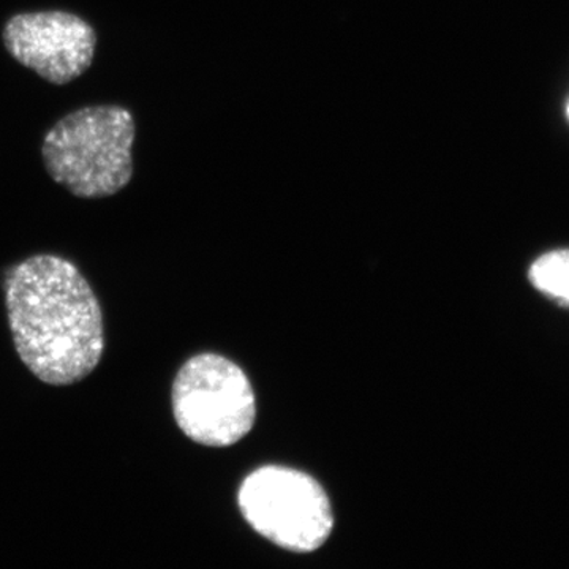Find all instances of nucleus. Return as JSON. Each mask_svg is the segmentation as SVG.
Returning a JSON list of instances; mask_svg holds the SVG:
<instances>
[{
	"label": "nucleus",
	"instance_id": "f257e3e1",
	"mask_svg": "<svg viewBox=\"0 0 569 569\" xmlns=\"http://www.w3.org/2000/svg\"><path fill=\"white\" fill-rule=\"evenodd\" d=\"M3 291L14 348L33 376L51 387L91 376L104 353L103 312L77 266L33 254L11 266Z\"/></svg>",
	"mask_w": 569,
	"mask_h": 569
},
{
	"label": "nucleus",
	"instance_id": "39448f33",
	"mask_svg": "<svg viewBox=\"0 0 569 569\" xmlns=\"http://www.w3.org/2000/svg\"><path fill=\"white\" fill-rule=\"evenodd\" d=\"M2 39L18 62L58 86L81 77L91 67L97 47L89 22L59 10L14 14Z\"/></svg>",
	"mask_w": 569,
	"mask_h": 569
},
{
	"label": "nucleus",
	"instance_id": "f03ea898",
	"mask_svg": "<svg viewBox=\"0 0 569 569\" xmlns=\"http://www.w3.org/2000/svg\"><path fill=\"white\" fill-rule=\"evenodd\" d=\"M137 133L126 108L86 107L51 127L41 146L52 181L78 198H107L132 181Z\"/></svg>",
	"mask_w": 569,
	"mask_h": 569
},
{
	"label": "nucleus",
	"instance_id": "20e7f679",
	"mask_svg": "<svg viewBox=\"0 0 569 569\" xmlns=\"http://www.w3.org/2000/svg\"><path fill=\"white\" fill-rule=\"evenodd\" d=\"M239 508L254 531L291 552L320 549L335 527L323 488L293 468L253 471L239 489Z\"/></svg>",
	"mask_w": 569,
	"mask_h": 569
},
{
	"label": "nucleus",
	"instance_id": "0eeeda50",
	"mask_svg": "<svg viewBox=\"0 0 569 569\" xmlns=\"http://www.w3.org/2000/svg\"><path fill=\"white\" fill-rule=\"evenodd\" d=\"M568 118H569V104H568Z\"/></svg>",
	"mask_w": 569,
	"mask_h": 569
},
{
	"label": "nucleus",
	"instance_id": "7ed1b4c3",
	"mask_svg": "<svg viewBox=\"0 0 569 569\" xmlns=\"http://www.w3.org/2000/svg\"><path fill=\"white\" fill-rule=\"evenodd\" d=\"M176 425L194 443L224 448L252 430L257 407L241 367L220 355L193 356L174 378Z\"/></svg>",
	"mask_w": 569,
	"mask_h": 569
},
{
	"label": "nucleus",
	"instance_id": "423d86ee",
	"mask_svg": "<svg viewBox=\"0 0 569 569\" xmlns=\"http://www.w3.org/2000/svg\"><path fill=\"white\" fill-rule=\"evenodd\" d=\"M530 279L539 291L569 306V250L542 254L531 266Z\"/></svg>",
	"mask_w": 569,
	"mask_h": 569
}]
</instances>
